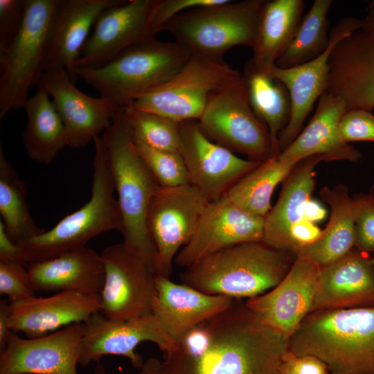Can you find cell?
Returning <instances> with one entry per match:
<instances>
[{
    "mask_svg": "<svg viewBox=\"0 0 374 374\" xmlns=\"http://www.w3.org/2000/svg\"><path fill=\"white\" fill-rule=\"evenodd\" d=\"M355 204V247L374 251V186L366 193L353 197Z\"/></svg>",
    "mask_w": 374,
    "mask_h": 374,
    "instance_id": "obj_39",
    "label": "cell"
},
{
    "mask_svg": "<svg viewBox=\"0 0 374 374\" xmlns=\"http://www.w3.org/2000/svg\"><path fill=\"white\" fill-rule=\"evenodd\" d=\"M366 12L365 17L362 19L361 30L374 34V0L368 4Z\"/></svg>",
    "mask_w": 374,
    "mask_h": 374,
    "instance_id": "obj_49",
    "label": "cell"
},
{
    "mask_svg": "<svg viewBox=\"0 0 374 374\" xmlns=\"http://www.w3.org/2000/svg\"><path fill=\"white\" fill-rule=\"evenodd\" d=\"M190 52L178 42L150 37L124 51L97 68L73 71V82L81 78L100 96L125 107L141 95L161 84L187 62Z\"/></svg>",
    "mask_w": 374,
    "mask_h": 374,
    "instance_id": "obj_6",
    "label": "cell"
},
{
    "mask_svg": "<svg viewBox=\"0 0 374 374\" xmlns=\"http://www.w3.org/2000/svg\"><path fill=\"white\" fill-rule=\"evenodd\" d=\"M139 374H166L163 362L156 357H150L145 361Z\"/></svg>",
    "mask_w": 374,
    "mask_h": 374,
    "instance_id": "obj_48",
    "label": "cell"
},
{
    "mask_svg": "<svg viewBox=\"0 0 374 374\" xmlns=\"http://www.w3.org/2000/svg\"><path fill=\"white\" fill-rule=\"evenodd\" d=\"M49 97L38 89L24 107L27 123L22 137L26 153L31 160L44 165L68 146L63 122Z\"/></svg>",
    "mask_w": 374,
    "mask_h": 374,
    "instance_id": "obj_31",
    "label": "cell"
},
{
    "mask_svg": "<svg viewBox=\"0 0 374 374\" xmlns=\"http://www.w3.org/2000/svg\"><path fill=\"white\" fill-rule=\"evenodd\" d=\"M326 211L317 200L311 198L305 203L303 208V218L317 223L325 219Z\"/></svg>",
    "mask_w": 374,
    "mask_h": 374,
    "instance_id": "obj_47",
    "label": "cell"
},
{
    "mask_svg": "<svg viewBox=\"0 0 374 374\" xmlns=\"http://www.w3.org/2000/svg\"><path fill=\"white\" fill-rule=\"evenodd\" d=\"M305 7L303 0H265L253 46V66L268 71L294 38Z\"/></svg>",
    "mask_w": 374,
    "mask_h": 374,
    "instance_id": "obj_30",
    "label": "cell"
},
{
    "mask_svg": "<svg viewBox=\"0 0 374 374\" xmlns=\"http://www.w3.org/2000/svg\"><path fill=\"white\" fill-rule=\"evenodd\" d=\"M339 130L342 141L346 143L374 142V114L365 109L347 110L340 119Z\"/></svg>",
    "mask_w": 374,
    "mask_h": 374,
    "instance_id": "obj_40",
    "label": "cell"
},
{
    "mask_svg": "<svg viewBox=\"0 0 374 374\" xmlns=\"http://www.w3.org/2000/svg\"><path fill=\"white\" fill-rule=\"evenodd\" d=\"M278 154L261 162L241 178L226 194L228 198L249 213L265 217L271 208L276 187L299 162L280 159Z\"/></svg>",
    "mask_w": 374,
    "mask_h": 374,
    "instance_id": "obj_33",
    "label": "cell"
},
{
    "mask_svg": "<svg viewBox=\"0 0 374 374\" xmlns=\"http://www.w3.org/2000/svg\"><path fill=\"white\" fill-rule=\"evenodd\" d=\"M369 253L355 247L321 267L312 312L374 306V262Z\"/></svg>",
    "mask_w": 374,
    "mask_h": 374,
    "instance_id": "obj_23",
    "label": "cell"
},
{
    "mask_svg": "<svg viewBox=\"0 0 374 374\" xmlns=\"http://www.w3.org/2000/svg\"><path fill=\"white\" fill-rule=\"evenodd\" d=\"M105 282L100 312L112 319H130L152 312L156 295L155 274L123 242L100 253Z\"/></svg>",
    "mask_w": 374,
    "mask_h": 374,
    "instance_id": "obj_12",
    "label": "cell"
},
{
    "mask_svg": "<svg viewBox=\"0 0 374 374\" xmlns=\"http://www.w3.org/2000/svg\"><path fill=\"white\" fill-rule=\"evenodd\" d=\"M143 341L155 344L165 354L177 346L152 312L130 319H112L99 311L84 323L78 364L86 366L98 362L103 356L112 355L126 357L134 367L141 368L144 361L135 350Z\"/></svg>",
    "mask_w": 374,
    "mask_h": 374,
    "instance_id": "obj_13",
    "label": "cell"
},
{
    "mask_svg": "<svg viewBox=\"0 0 374 374\" xmlns=\"http://www.w3.org/2000/svg\"><path fill=\"white\" fill-rule=\"evenodd\" d=\"M241 75L225 62L191 54L184 66L168 80L130 104L179 123L198 120L211 96Z\"/></svg>",
    "mask_w": 374,
    "mask_h": 374,
    "instance_id": "obj_9",
    "label": "cell"
},
{
    "mask_svg": "<svg viewBox=\"0 0 374 374\" xmlns=\"http://www.w3.org/2000/svg\"><path fill=\"white\" fill-rule=\"evenodd\" d=\"M124 112L135 141L153 149L179 152L180 123L131 104L124 107Z\"/></svg>",
    "mask_w": 374,
    "mask_h": 374,
    "instance_id": "obj_36",
    "label": "cell"
},
{
    "mask_svg": "<svg viewBox=\"0 0 374 374\" xmlns=\"http://www.w3.org/2000/svg\"><path fill=\"white\" fill-rule=\"evenodd\" d=\"M0 262H18L25 265L21 261L19 245L10 238L1 220Z\"/></svg>",
    "mask_w": 374,
    "mask_h": 374,
    "instance_id": "obj_45",
    "label": "cell"
},
{
    "mask_svg": "<svg viewBox=\"0 0 374 374\" xmlns=\"http://www.w3.org/2000/svg\"><path fill=\"white\" fill-rule=\"evenodd\" d=\"M322 231L315 223L305 218L294 224L290 231L293 253H294L296 249L317 241L321 236Z\"/></svg>",
    "mask_w": 374,
    "mask_h": 374,
    "instance_id": "obj_44",
    "label": "cell"
},
{
    "mask_svg": "<svg viewBox=\"0 0 374 374\" xmlns=\"http://www.w3.org/2000/svg\"><path fill=\"white\" fill-rule=\"evenodd\" d=\"M179 153L186 168L188 183L210 201L225 195L261 163L242 159L211 141L203 133L197 120L180 123Z\"/></svg>",
    "mask_w": 374,
    "mask_h": 374,
    "instance_id": "obj_14",
    "label": "cell"
},
{
    "mask_svg": "<svg viewBox=\"0 0 374 374\" xmlns=\"http://www.w3.org/2000/svg\"><path fill=\"white\" fill-rule=\"evenodd\" d=\"M123 1L57 0L50 27L42 73L66 69L72 80L75 63L96 21L104 11Z\"/></svg>",
    "mask_w": 374,
    "mask_h": 374,
    "instance_id": "obj_22",
    "label": "cell"
},
{
    "mask_svg": "<svg viewBox=\"0 0 374 374\" xmlns=\"http://www.w3.org/2000/svg\"><path fill=\"white\" fill-rule=\"evenodd\" d=\"M296 256L263 240L233 245L210 254L180 274L182 283L203 293L250 299L276 287Z\"/></svg>",
    "mask_w": 374,
    "mask_h": 374,
    "instance_id": "obj_2",
    "label": "cell"
},
{
    "mask_svg": "<svg viewBox=\"0 0 374 374\" xmlns=\"http://www.w3.org/2000/svg\"><path fill=\"white\" fill-rule=\"evenodd\" d=\"M224 0H157L153 12L151 31L153 35L177 15L188 10L222 3Z\"/></svg>",
    "mask_w": 374,
    "mask_h": 374,
    "instance_id": "obj_42",
    "label": "cell"
},
{
    "mask_svg": "<svg viewBox=\"0 0 374 374\" xmlns=\"http://www.w3.org/2000/svg\"><path fill=\"white\" fill-rule=\"evenodd\" d=\"M10 302L8 299L0 301V351L6 346L12 330L10 328Z\"/></svg>",
    "mask_w": 374,
    "mask_h": 374,
    "instance_id": "obj_46",
    "label": "cell"
},
{
    "mask_svg": "<svg viewBox=\"0 0 374 374\" xmlns=\"http://www.w3.org/2000/svg\"><path fill=\"white\" fill-rule=\"evenodd\" d=\"M373 262H374V257H373Z\"/></svg>",
    "mask_w": 374,
    "mask_h": 374,
    "instance_id": "obj_51",
    "label": "cell"
},
{
    "mask_svg": "<svg viewBox=\"0 0 374 374\" xmlns=\"http://www.w3.org/2000/svg\"><path fill=\"white\" fill-rule=\"evenodd\" d=\"M100 307V294L60 292L46 297L33 296L10 302V328L26 337H40L73 323H85Z\"/></svg>",
    "mask_w": 374,
    "mask_h": 374,
    "instance_id": "obj_24",
    "label": "cell"
},
{
    "mask_svg": "<svg viewBox=\"0 0 374 374\" xmlns=\"http://www.w3.org/2000/svg\"><path fill=\"white\" fill-rule=\"evenodd\" d=\"M322 161L325 159L321 155L300 161L284 180L276 204L265 217L263 241L293 253L291 228L303 218L304 206L315 186L314 169Z\"/></svg>",
    "mask_w": 374,
    "mask_h": 374,
    "instance_id": "obj_28",
    "label": "cell"
},
{
    "mask_svg": "<svg viewBox=\"0 0 374 374\" xmlns=\"http://www.w3.org/2000/svg\"><path fill=\"white\" fill-rule=\"evenodd\" d=\"M134 141L138 153L160 187L188 184L186 168L179 152L159 150Z\"/></svg>",
    "mask_w": 374,
    "mask_h": 374,
    "instance_id": "obj_37",
    "label": "cell"
},
{
    "mask_svg": "<svg viewBox=\"0 0 374 374\" xmlns=\"http://www.w3.org/2000/svg\"><path fill=\"white\" fill-rule=\"evenodd\" d=\"M282 374H332L326 364L312 355L298 356L287 351L280 365Z\"/></svg>",
    "mask_w": 374,
    "mask_h": 374,
    "instance_id": "obj_43",
    "label": "cell"
},
{
    "mask_svg": "<svg viewBox=\"0 0 374 374\" xmlns=\"http://www.w3.org/2000/svg\"><path fill=\"white\" fill-rule=\"evenodd\" d=\"M197 122L208 139L247 159L262 162L271 157L267 127L251 107L242 74L211 96Z\"/></svg>",
    "mask_w": 374,
    "mask_h": 374,
    "instance_id": "obj_10",
    "label": "cell"
},
{
    "mask_svg": "<svg viewBox=\"0 0 374 374\" xmlns=\"http://www.w3.org/2000/svg\"><path fill=\"white\" fill-rule=\"evenodd\" d=\"M94 373L95 374H108L105 367L99 362H98L96 366L95 367Z\"/></svg>",
    "mask_w": 374,
    "mask_h": 374,
    "instance_id": "obj_50",
    "label": "cell"
},
{
    "mask_svg": "<svg viewBox=\"0 0 374 374\" xmlns=\"http://www.w3.org/2000/svg\"><path fill=\"white\" fill-rule=\"evenodd\" d=\"M209 202L189 183L157 189L146 216L147 230L156 251L155 275L170 278L177 254L192 238Z\"/></svg>",
    "mask_w": 374,
    "mask_h": 374,
    "instance_id": "obj_11",
    "label": "cell"
},
{
    "mask_svg": "<svg viewBox=\"0 0 374 374\" xmlns=\"http://www.w3.org/2000/svg\"><path fill=\"white\" fill-rule=\"evenodd\" d=\"M95 153L91 196L79 209L52 229L19 244L23 263L40 262L86 247L91 238L121 229V217L114 196V184L101 137L93 139Z\"/></svg>",
    "mask_w": 374,
    "mask_h": 374,
    "instance_id": "obj_5",
    "label": "cell"
},
{
    "mask_svg": "<svg viewBox=\"0 0 374 374\" xmlns=\"http://www.w3.org/2000/svg\"><path fill=\"white\" fill-rule=\"evenodd\" d=\"M210 339L195 353L165 354L166 374H282L287 341L265 325L245 301L234 299L206 321Z\"/></svg>",
    "mask_w": 374,
    "mask_h": 374,
    "instance_id": "obj_1",
    "label": "cell"
},
{
    "mask_svg": "<svg viewBox=\"0 0 374 374\" xmlns=\"http://www.w3.org/2000/svg\"><path fill=\"white\" fill-rule=\"evenodd\" d=\"M332 0H315L302 18L298 30L276 65L281 69L298 66L319 56L328 47V14Z\"/></svg>",
    "mask_w": 374,
    "mask_h": 374,
    "instance_id": "obj_35",
    "label": "cell"
},
{
    "mask_svg": "<svg viewBox=\"0 0 374 374\" xmlns=\"http://www.w3.org/2000/svg\"><path fill=\"white\" fill-rule=\"evenodd\" d=\"M27 266L18 262H0V294L15 302L35 296Z\"/></svg>",
    "mask_w": 374,
    "mask_h": 374,
    "instance_id": "obj_38",
    "label": "cell"
},
{
    "mask_svg": "<svg viewBox=\"0 0 374 374\" xmlns=\"http://www.w3.org/2000/svg\"><path fill=\"white\" fill-rule=\"evenodd\" d=\"M287 346L317 357L332 374H374V306L312 312Z\"/></svg>",
    "mask_w": 374,
    "mask_h": 374,
    "instance_id": "obj_3",
    "label": "cell"
},
{
    "mask_svg": "<svg viewBox=\"0 0 374 374\" xmlns=\"http://www.w3.org/2000/svg\"><path fill=\"white\" fill-rule=\"evenodd\" d=\"M152 313L177 343L188 331L227 309L233 299L203 293L170 278L155 275Z\"/></svg>",
    "mask_w": 374,
    "mask_h": 374,
    "instance_id": "obj_25",
    "label": "cell"
},
{
    "mask_svg": "<svg viewBox=\"0 0 374 374\" xmlns=\"http://www.w3.org/2000/svg\"><path fill=\"white\" fill-rule=\"evenodd\" d=\"M326 91L342 98L347 110L374 109V34L357 30L339 41L329 57Z\"/></svg>",
    "mask_w": 374,
    "mask_h": 374,
    "instance_id": "obj_21",
    "label": "cell"
},
{
    "mask_svg": "<svg viewBox=\"0 0 374 374\" xmlns=\"http://www.w3.org/2000/svg\"><path fill=\"white\" fill-rule=\"evenodd\" d=\"M84 323L37 337L12 331L0 351V374H78Z\"/></svg>",
    "mask_w": 374,
    "mask_h": 374,
    "instance_id": "obj_15",
    "label": "cell"
},
{
    "mask_svg": "<svg viewBox=\"0 0 374 374\" xmlns=\"http://www.w3.org/2000/svg\"><path fill=\"white\" fill-rule=\"evenodd\" d=\"M322 199L328 204V223L314 242L294 251L296 256L308 258L322 267L343 257L355 247V204L348 188L339 184L323 187Z\"/></svg>",
    "mask_w": 374,
    "mask_h": 374,
    "instance_id": "obj_29",
    "label": "cell"
},
{
    "mask_svg": "<svg viewBox=\"0 0 374 374\" xmlns=\"http://www.w3.org/2000/svg\"><path fill=\"white\" fill-rule=\"evenodd\" d=\"M36 86L52 98L65 128L67 145L71 148L86 147L110 126L123 107L111 99L82 93L66 69L42 73Z\"/></svg>",
    "mask_w": 374,
    "mask_h": 374,
    "instance_id": "obj_18",
    "label": "cell"
},
{
    "mask_svg": "<svg viewBox=\"0 0 374 374\" xmlns=\"http://www.w3.org/2000/svg\"><path fill=\"white\" fill-rule=\"evenodd\" d=\"M27 269L36 292L100 294L105 282L100 254L87 246L29 263Z\"/></svg>",
    "mask_w": 374,
    "mask_h": 374,
    "instance_id": "obj_27",
    "label": "cell"
},
{
    "mask_svg": "<svg viewBox=\"0 0 374 374\" xmlns=\"http://www.w3.org/2000/svg\"><path fill=\"white\" fill-rule=\"evenodd\" d=\"M265 0H244L195 8L162 28L191 54L217 62L236 46L252 47Z\"/></svg>",
    "mask_w": 374,
    "mask_h": 374,
    "instance_id": "obj_7",
    "label": "cell"
},
{
    "mask_svg": "<svg viewBox=\"0 0 374 374\" xmlns=\"http://www.w3.org/2000/svg\"><path fill=\"white\" fill-rule=\"evenodd\" d=\"M57 0H26L21 29L0 52V118L24 108L29 88L42 73L51 24Z\"/></svg>",
    "mask_w": 374,
    "mask_h": 374,
    "instance_id": "obj_8",
    "label": "cell"
},
{
    "mask_svg": "<svg viewBox=\"0 0 374 374\" xmlns=\"http://www.w3.org/2000/svg\"><path fill=\"white\" fill-rule=\"evenodd\" d=\"M361 28V19H342L330 32L328 47L319 56L304 64L286 69L279 68L274 64L267 71L286 87L291 100L290 118L278 139L279 153L300 134L315 102L326 91L329 78V57L332 48L343 38Z\"/></svg>",
    "mask_w": 374,
    "mask_h": 374,
    "instance_id": "obj_17",
    "label": "cell"
},
{
    "mask_svg": "<svg viewBox=\"0 0 374 374\" xmlns=\"http://www.w3.org/2000/svg\"><path fill=\"white\" fill-rule=\"evenodd\" d=\"M101 139L117 193L123 243L154 273L156 251L147 230L146 216L152 197L159 186L137 152L124 107Z\"/></svg>",
    "mask_w": 374,
    "mask_h": 374,
    "instance_id": "obj_4",
    "label": "cell"
},
{
    "mask_svg": "<svg viewBox=\"0 0 374 374\" xmlns=\"http://www.w3.org/2000/svg\"><path fill=\"white\" fill-rule=\"evenodd\" d=\"M347 111L340 97L325 91L318 100L314 114L293 142L278 157L286 161H300L314 155H321L325 161H358L361 152L344 142L339 125Z\"/></svg>",
    "mask_w": 374,
    "mask_h": 374,
    "instance_id": "obj_26",
    "label": "cell"
},
{
    "mask_svg": "<svg viewBox=\"0 0 374 374\" xmlns=\"http://www.w3.org/2000/svg\"><path fill=\"white\" fill-rule=\"evenodd\" d=\"M248 97L256 116L267 127L273 155L279 154L278 139L291 115V100L286 87L267 72L256 69L249 61L242 73Z\"/></svg>",
    "mask_w": 374,
    "mask_h": 374,
    "instance_id": "obj_32",
    "label": "cell"
},
{
    "mask_svg": "<svg viewBox=\"0 0 374 374\" xmlns=\"http://www.w3.org/2000/svg\"><path fill=\"white\" fill-rule=\"evenodd\" d=\"M321 267L296 256L285 278L269 291L245 301L267 326L286 341L312 312Z\"/></svg>",
    "mask_w": 374,
    "mask_h": 374,
    "instance_id": "obj_20",
    "label": "cell"
},
{
    "mask_svg": "<svg viewBox=\"0 0 374 374\" xmlns=\"http://www.w3.org/2000/svg\"><path fill=\"white\" fill-rule=\"evenodd\" d=\"M157 2L123 0L104 11L96 21L73 71L104 66L130 47L155 37L151 22Z\"/></svg>",
    "mask_w": 374,
    "mask_h": 374,
    "instance_id": "obj_16",
    "label": "cell"
},
{
    "mask_svg": "<svg viewBox=\"0 0 374 374\" xmlns=\"http://www.w3.org/2000/svg\"><path fill=\"white\" fill-rule=\"evenodd\" d=\"M26 0H0V52L18 35L24 21Z\"/></svg>",
    "mask_w": 374,
    "mask_h": 374,
    "instance_id": "obj_41",
    "label": "cell"
},
{
    "mask_svg": "<svg viewBox=\"0 0 374 374\" xmlns=\"http://www.w3.org/2000/svg\"><path fill=\"white\" fill-rule=\"evenodd\" d=\"M25 183L6 159L0 147V213L6 231L16 244L39 235L45 230L33 218L27 204Z\"/></svg>",
    "mask_w": 374,
    "mask_h": 374,
    "instance_id": "obj_34",
    "label": "cell"
},
{
    "mask_svg": "<svg viewBox=\"0 0 374 374\" xmlns=\"http://www.w3.org/2000/svg\"><path fill=\"white\" fill-rule=\"evenodd\" d=\"M264 219L241 208L226 195L210 201L194 234L178 252L175 262L185 269L226 247L263 240Z\"/></svg>",
    "mask_w": 374,
    "mask_h": 374,
    "instance_id": "obj_19",
    "label": "cell"
}]
</instances>
